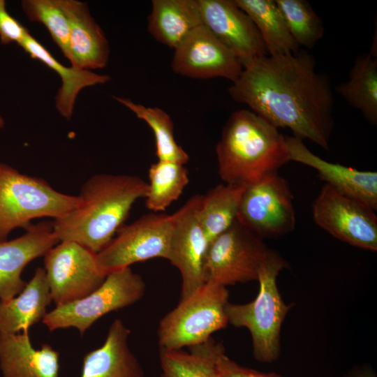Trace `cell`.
Returning a JSON list of instances; mask_svg holds the SVG:
<instances>
[{
  "label": "cell",
  "instance_id": "31",
  "mask_svg": "<svg viewBox=\"0 0 377 377\" xmlns=\"http://www.w3.org/2000/svg\"><path fill=\"white\" fill-rule=\"evenodd\" d=\"M22 7L29 20L40 22L46 27L53 40L67 57L69 25L60 0H24Z\"/></svg>",
  "mask_w": 377,
  "mask_h": 377
},
{
  "label": "cell",
  "instance_id": "24",
  "mask_svg": "<svg viewBox=\"0 0 377 377\" xmlns=\"http://www.w3.org/2000/svg\"><path fill=\"white\" fill-rule=\"evenodd\" d=\"M254 23L267 55H286L299 52L275 0H234Z\"/></svg>",
  "mask_w": 377,
  "mask_h": 377
},
{
  "label": "cell",
  "instance_id": "9",
  "mask_svg": "<svg viewBox=\"0 0 377 377\" xmlns=\"http://www.w3.org/2000/svg\"><path fill=\"white\" fill-rule=\"evenodd\" d=\"M236 220L263 239L291 232L296 216L286 179L276 172L246 186Z\"/></svg>",
  "mask_w": 377,
  "mask_h": 377
},
{
  "label": "cell",
  "instance_id": "4",
  "mask_svg": "<svg viewBox=\"0 0 377 377\" xmlns=\"http://www.w3.org/2000/svg\"><path fill=\"white\" fill-rule=\"evenodd\" d=\"M288 266L278 253L270 249L258 272L256 297L246 304L229 302L226 308L228 324L249 331L253 356L260 363H272L280 355L281 326L290 306L282 299L276 278Z\"/></svg>",
  "mask_w": 377,
  "mask_h": 377
},
{
  "label": "cell",
  "instance_id": "16",
  "mask_svg": "<svg viewBox=\"0 0 377 377\" xmlns=\"http://www.w3.org/2000/svg\"><path fill=\"white\" fill-rule=\"evenodd\" d=\"M25 229L22 236L0 242V301L18 295L27 284L21 277L25 266L59 243L52 222L29 224Z\"/></svg>",
  "mask_w": 377,
  "mask_h": 377
},
{
  "label": "cell",
  "instance_id": "12",
  "mask_svg": "<svg viewBox=\"0 0 377 377\" xmlns=\"http://www.w3.org/2000/svg\"><path fill=\"white\" fill-rule=\"evenodd\" d=\"M315 223L350 245L377 250V216L374 210L324 184L312 204Z\"/></svg>",
  "mask_w": 377,
  "mask_h": 377
},
{
  "label": "cell",
  "instance_id": "29",
  "mask_svg": "<svg viewBox=\"0 0 377 377\" xmlns=\"http://www.w3.org/2000/svg\"><path fill=\"white\" fill-rule=\"evenodd\" d=\"M147 207L153 212L164 211L177 200L189 182L184 165L158 161L148 171Z\"/></svg>",
  "mask_w": 377,
  "mask_h": 377
},
{
  "label": "cell",
  "instance_id": "20",
  "mask_svg": "<svg viewBox=\"0 0 377 377\" xmlns=\"http://www.w3.org/2000/svg\"><path fill=\"white\" fill-rule=\"evenodd\" d=\"M130 334L121 319L114 320L101 346L84 356L81 377H145L143 368L130 349Z\"/></svg>",
  "mask_w": 377,
  "mask_h": 377
},
{
  "label": "cell",
  "instance_id": "7",
  "mask_svg": "<svg viewBox=\"0 0 377 377\" xmlns=\"http://www.w3.org/2000/svg\"><path fill=\"white\" fill-rule=\"evenodd\" d=\"M142 277L130 267L108 273L103 282L88 295L56 306L47 312L43 323L50 330L74 327L81 335L99 318L131 306L145 295Z\"/></svg>",
  "mask_w": 377,
  "mask_h": 377
},
{
  "label": "cell",
  "instance_id": "25",
  "mask_svg": "<svg viewBox=\"0 0 377 377\" xmlns=\"http://www.w3.org/2000/svg\"><path fill=\"white\" fill-rule=\"evenodd\" d=\"M188 348L189 351L159 349L161 377H212L219 359L225 353L223 345L211 337Z\"/></svg>",
  "mask_w": 377,
  "mask_h": 377
},
{
  "label": "cell",
  "instance_id": "18",
  "mask_svg": "<svg viewBox=\"0 0 377 377\" xmlns=\"http://www.w3.org/2000/svg\"><path fill=\"white\" fill-rule=\"evenodd\" d=\"M60 4L69 25L66 58L71 66L89 71L105 67L110 55L108 41L87 4L77 0H60Z\"/></svg>",
  "mask_w": 377,
  "mask_h": 377
},
{
  "label": "cell",
  "instance_id": "8",
  "mask_svg": "<svg viewBox=\"0 0 377 377\" xmlns=\"http://www.w3.org/2000/svg\"><path fill=\"white\" fill-rule=\"evenodd\" d=\"M270 249L263 239L237 220L209 242L205 264V283L223 286L257 281Z\"/></svg>",
  "mask_w": 377,
  "mask_h": 377
},
{
  "label": "cell",
  "instance_id": "2",
  "mask_svg": "<svg viewBox=\"0 0 377 377\" xmlns=\"http://www.w3.org/2000/svg\"><path fill=\"white\" fill-rule=\"evenodd\" d=\"M148 184L138 176L99 174L82 186L77 207L52 222L59 242L80 244L95 253L105 248Z\"/></svg>",
  "mask_w": 377,
  "mask_h": 377
},
{
  "label": "cell",
  "instance_id": "3",
  "mask_svg": "<svg viewBox=\"0 0 377 377\" xmlns=\"http://www.w3.org/2000/svg\"><path fill=\"white\" fill-rule=\"evenodd\" d=\"M216 154L224 184L245 187L278 172L290 161L286 136L265 118L245 109L228 118Z\"/></svg>",
  "mask_w": 377,
  "mask_h": 377
},
{
  "label": "cell",
  "instance_id": "22",
  "mask_svg": "<svg viewBox=\"0 0 377 377\" xmlns=\"http://www.w3.org/2000/svg\"><path fill=\"white\" fill-rule=\"evenodd\" d=\"M147 21L151 36L173 50L203 24L198 0H153Z\"/></svg>",
  "mask_w": 377,
  "mask_h": 377
},
{
  "label": "cell",
  "instance_id": "6",
  "mask_svg": "<svg viewBox=\"0 0 377 377\" xmlns=\"http://www.w3.org/2000/svg\"><path fill=\"white\" fill-rule=\"evenodd\" d=\"M226 287L207 282L161 320L159 348L180 350L202 343L215 332L228 325L226 308L229 303Z\"/></svg>",
  "mask_w": 377,
  "mask_h": 377
},
{
  "label": "cell",
  "instance_id": "28",
  "mask_svg": "<svg viewBox=\"0 0 377 377\" xmlns=\"http://www.w3.org/2000/svg\"><path fill=\"white\" fill-rule=\"evenodd\" d=\"M114 98L131 110L137 117L145 121L152 130L156 142L158 161H170L184 165L189 160L188 154L175 139L172 119L163 110L147 107L120 97Z\"/></svg>",
  "mask_w": 377,
  "mask_h": 377
},
{
  "label": "cell",
  "instance_id": "34",
  "mask_svg": "<svg viewBox=\"0 0 377 377\" xmlns=\"http://www.w3.org/2000/svg\"><path fill=\"white\" fill-rule=\"evenodd\" d=\"M344 377H377L374 370L369 367H361L351 369Z\"/></svg>",
  "mask_w": 377,
  "mask_h": 377
},
{
  "label": "cell",
  "instance_id": "33",
  "mask_svg": "<svg viewBox=\"0 0 377 377\" xmlns=\"http://www.w3.org/2000/svg\"><path fill=\"white\" fill-rule=\"evenodd\" d=\"M28 33L27 29L7 12L6 1L0 0L1 43L4 45L16 43L19 45Z\"/></svg>",
  "mask_w": 377,
  "mask_h": 377
},
{
  "label": "cell",
  "instance_id": "23",
  "mask_svg": "<svg viewBox=\"0 0 377 377\" xmlns=\"http://www.w3.org/2000/svg\"><path fill=\"white\" fill-rule=\"evenodd\" d=\"M34 59L44 63L61 77L62 84L56 96V108L59 113L70 119L79 92L87 87L105 84L111 80L108 75H100L89 70L67 67L59 63L29 32L19 44Z\"/></svg>",
  "mask_w": 377,
  "mask_h": 377
},
{
  "label": "cell",
  "instance_id": "17",
  "mask_svg": "<svg viewBox=\"0 0 377 377\" xmlns=\"http://www.w3.org/2000/svg\"><path fill=\"white\" fill-rule=\"evenodd\" d=\"M290 161L314 168L318 177L338 192L377 209V172L328 162L312 153L296 137L286 136Z\"/></svg>",
  "mask_w": 377,
  "mask_h": 377
},
{
  "label": "cell",
  "instance_id": "13",
  "mask_svg": "<svg viewBox=\"0 0 377 377\" xmlns=\"http://www.w3.org/2000/svg\"><path fill=\"white\" fill-rule=\"evenodd\" d=\"M201 198V195L193 196L171 215L172 231L167 260L180 272L181 300L205 283V264L209 242L198 218Z\"/></svg>",
  "mask_w": 377,
  "mask_h": 377
},
{
  "label": "cell",
  "instance_id": "5",
  "mask_svg": "<svg viewBox=\"0 0 377 377\" xmlns=\"http://www.w3.org/2000/svg\"><path fill=\"white\" fill-rule=\"evenodd\" d=\"M80 203L78 195L60 193L44 180L23 175L0 163V242L31 219L59 218Z\"/></svg>",
  "mask_w": 377,
  "mask_h": 377
},
{
  "label": "cell",
  "instance_id": "21",
  "mask_svg": "<svg viewBox=\"0 0 377 377\" xmlns=\"http://www.w3.org/2000/svg\"><path fill=\"white\" fill-rule=\"evenodd\" d=\"M51 301L45 269L38 267L18 295L6 302L0 301V332H27L43 320Z\"/></svg>",
  "mask_w": 377,
  "mask_h": 377
},
{
  "label": "cell",
  "instance_id": "27",
  "mask_svg": "<svg viewBox=\"0 0 377 377\" xmlns=\"http://www.w3.org/2000/svg\"><path fill=\"white\" fill-rule=\"evenodd\" d=\"M244 188L221 184L202 195L198 218L209 242L235 221Z\"/></svg>",
  "mask_w": 377,
  "mask_h": 377
},
{
  "label": "cell",
  "instance_id": "35",
  "mask_svg": "<svg viewBox=\"0 0 377 377\" xmlns=\"http://www.w3.org/2000/svg\"><path fill=\"white\" fill-rule=\"evenodd\" d=\"M4 126V120L0 115V128H3Z\"/></svg>",
  "mask_w": 377,
  "mask_h": 377
},
{
  "label": "cell",
  "instance_id": "26",
  "mask_svg": "<svg viewBox=\"0 0 377 377\" xmlns=\"http://www.w3.org/2000/svg\"><path fill=\"white\" fill-rule=\"evenodd\" d=\"M337 92L360 110L372 125L377 123V57L370 53L358 56L348 79L337 87Z\"/></svg>",
  "mask_w": 377,
  "mask_h": 377
},
{
  "label": "cell",
  "instance_id": "30",
  "mask_svg": "<svg viewBox=\"0 0 377 377\" xmlns=\"http://www.w3.org/2000/svg\"><path fill=\"white\" fill-rule=\"evenodd\" d=\"M297 45L312 48L324 34L321 19L305 0H275Z\"/></svg>",
  "mask_w": 377,
  "mask_h": 377
},
{
  "label": "cell",
  "instance_id": "15",
  "mask_svg": "<svg viewBox=\"0 0 377 377\" xmlns=\"http://www.w3.org/2000/svg\"><path fill=\"white\" fill-rule=\"evenodd\" d=\"M203 24L232 53L243 68L267 55L254 23L234 0H198Z\"/></svg>",
  "mask_w": 377,
  "mask_h": 377
},
{
  "label": "cell",
  "instance_id": "32",
  "mask_svg": "<svg viewBox=\"0 0 377 377\" xmlns=\"http://www.w3.org/2000/svg\"><path fill=\"white\" fill-rule=\"evenodd\" d=\"M212 377H283L275 372H261L242 366L223 353L219 359Z\"/></svg>",
  "mask_w": 377,
  "mask_h": 377
},
{
  "label": "cell",
  "instance_id": "1",
  "mask_svg": "<svg viewBox=\"0 0 377 377\" xmlns=\"http://www.w3.org/2000/svg\"><path fill=\"white\" fill-rule=\"evenodd\" d=\"M228 93L276 128H288L295 137L329 149L334 125L332 90L307 53L254 60L243 68Z\"/></svg>",
  "mask_w": 377,
  "mask_h": 377
},
{
  "label": "cell",
  "instance_id": "11",
  "mask_svg": "<svg viewBox=\"0 0 377 377\" xmlns=\"http://www.w3.org/2000/svg\"><path fill=\"white\" fill-rule=\"evenodd\" d=\"M171 231V215H143L117 230V236L96 253L98 265L108 274L151 258L167 259Z\"/></svg>",
  "mask_w": 377,
  "mask_h": 377
},
{
  "label": "cell",
  "instance_id": "19",
  "mask_svg": "<svg viewBox=\"0 0 377 377\" xmlns=\"http://www.w3.org/2000/svg\"><path fill=\"white\" fill-rule=\"evenodd\" d=\"M3 377H59V353L50 344L35 349L27 332H0Z\"/></svg>",
  "mask_w": 377,
  "mask_h": 377
},
{
  "label": "cell",
  "instance_id": "10",
  "mask_svg": "<svg viewBox=\"0 0 377 377\" xmlns=\"http://www.w3.org/2000/svg\"><path fill=\"white\" fill-rule=\"evenodd\" d=\"M44 256V269L56 306L88 295L108 274L99 267L96 253L74 242H60Z\"/></svg>",
  "mask_w": 377,
  "mask_h": 377
},
{
  "label": "cell",
  "instance_id": "14",
  "mask_svg": "<svg viewBox=\"0 0 377 377\" xmlns=\"http://www.w3.org/2000/svg\"><path fill=\"white\" fill-rule=\"evenodd\" d=\"M171 67L174 73L184 77H223L232 82L243 71L240 61L204 24L174 49Z\"/></svg>",
  "mask_w": 377,
  "mask_h": 377
}]
</instances>
